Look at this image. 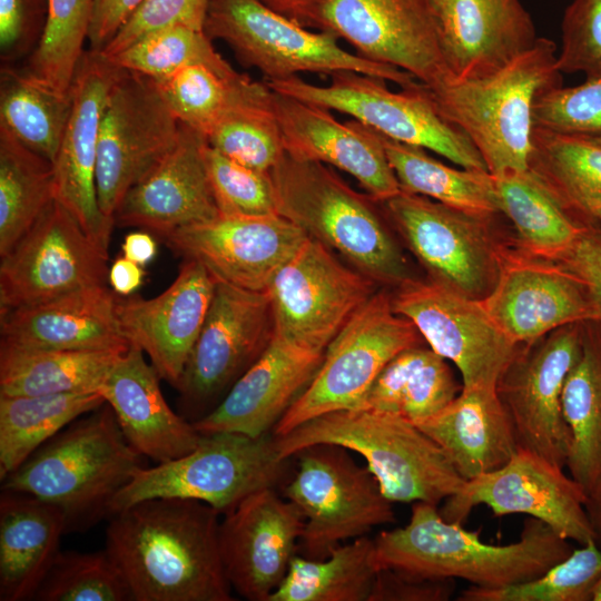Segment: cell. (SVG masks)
Instances as JSON below:
<instances>
[{"label": "cell", "instance_id": "816d5d0a", "mask_svg": "<svg viewBox=\"0 0 601 601\" xmlns=\"http://www.w3.org/2000/svg\"><path fill=\"white\" fill-rule=\"evenodd\" d=\"M533 126L555 132L601 136V76L574 87L541 92L533 107Z\"/></svg>", "mask_w": 601, "mask_h": 601}, {"label": "cell", "instance_id": "7c38bea8", "mask_svg": "<svg viewBox=\"0 0 601 601\" xmlns=\"http://www.w3.org/2000/svg\"><path fill=\"white\" fill-rule=\"evenodd\" d=\"M274 322L266 290L217 280L204 325L176 387L179 414H209L269 344Z\"/></svg>", "mask_w": 601, "mask_h": 601}, {"label": "cell", "instance_id": "d4e9b609", "mask_svg": "<svg viewBox=\"0 0 601 601\" xmlns=\"http://www.w3.org/2000/svg\"><path fill=\"white\" fill-rule=\"evenodd\" d=\"M273 106L286 155L349 174L377 201L401 191L377 131L356 120L339 122L328 109L275 91Z\"/></svg>", "mask_w": 601, "mask_h": 601}, {"label": "cell", "instance_id": "60d3db41", "mask_svg": "<svg viewBox=\"0 0 601 601\" xmlns=\"http://www.w3.org/2000/svg\"><path fill=\"white\" fill-rule=\"evenodd\" d=\"M377 571L368 535L338 545L323 559L297 554L269 601H368Z\"/></svg>", "mask_w": 601, "mask_h": 601}, {"label": "cell", "instance_id": "4316f807", "mask_svg": "<svg viewBox=\"0 0 601 601\" xmlns=\"http://www.w3.org/2000/svg\"><path fill=\"white\" fill-rule=\"evenodd\" d=\"M325 352L273 337L221 402L194 422L200 434L238 432L253 437L274 427L317 373Z\"/></svg>", "mask_w": 601, "mask_h": 601}, {"label": "cell", "instance_id": "f907efd6", "mask_svg": "<svg viewBox=\"0 0 601 601\" xmlns=\"http://www.w3.org/2000/svg\"><path fill=\"white\" fill-rule=\"evenodd\" d=\"M203 156L219 215H279L269 171L244 166L215 150L207 142Z\"/></svg>", "mask_w": 601, "mask_h": 601}, {"label": "cell", "instance_id": "9c48e42d", "mask_svg": "<svg viewBox=\"0 0 601 601\" xmlns=\"http://www.w3.org/2000/svg\"><path fill=\"white\" fill-rule=\"evenodd\" d=\"M329 77L327 86L298 76L265 82L277 93L349 115L395 141L431 150L463 168L489 171L467 136L439 112L424 83L395 92L385 80L355 71Z\"/></svg>", "mask_w": 601, "mask_h": 601}, {"label": "cell", "instance_id": "7402d4cb", "mask_svg": "<svg viewBox=\"0 0 601 601\" xmlns=\"http://www.w3.org/2000/svg\"><path fill=\"white\" fill-rule=\"evenodd\" d=\"M305 519L275 486L258 490L224 514L219 549L233 590L249 601H269L298 554Z\"/></svg>", "mask_w": 601, "mask_h": 601}, {"label": "cell", "instance_id": "4fadbf2b", "mask_svg": "<svg viewBox=\"0 0 601 601\" xmlns=\"http://www.w3.org/2000/svg\"><path fill=\"white\" fill-rule=\"evenodd\" d=\"M377 286L308 236L266 289L274 335L325 352L355 312L378 290Z\"/></svg>", "mask_w": 601, "mask_h": 601}, {"label": "cell", "instance_id": "83f0119b", "mask_svg": "<svg viewBox=\"0 0 601 601\" xmlns=\"http://www.w3.org/2000/svg\"><path fill=\"white\" fill-rule=\"evenodd\" d=\"M206 137L181 124L179 139L170 152L131 187L118 206V226L151 230L160 237L219 215L203 149Z\"/></svg>", "mask_w": 601, "mask_h": 601}, {"label": "cell", "instance_id": "44dd1931", "mask_svg": "<svg viewBox=\"0 0 601 601\" xmlns=\"http://www.w3.org/2000/svg\"><path fill=\"white\" fill-rule=\"evenodd\" d=\"M121 71L101 51L83 52L70 87L71 112L52 164L56 199L106 253L115 224L102 214L98 201V144L107 98Z\"/></svg>", "mask_w": 601, "mask_h": 601}, {"label": "cell", "instance_id": "c3c4849f", "mask_svg": "<svg viewBox=\"0 0 601 601\" xmlns=\"http://www.w3.org/2000/svg\"><path fill=\"white\" fill-rule=\"evenodd\" d=\"M109 59L122 69L154 80L166 78L194 63H205L226 73L236 71L216 51L204 30L186 26H173L149 33Z\"/></svg>", "mask_w": 601, "mask_h": 601}, {"label": "cell", "instance_id": "8d00e7d4", "mask_svg": "<svg viewBox=\"0 0 601 601\" xmlns=\"http://www.w3.org/2000/svg\"><path fill=\"white\" fill-rule=\"evenodd\" d=\"M494 181L501 214L534 254L562 259L594 221L566 206L531 169L504 174Z\"/></svg>", "mask_w": 601, "mask_h": 601}, {"label": "cell", "instance_id": "3957f363", "mask_svg": "<svg viewBox=\"0 0 601 601\" xmlns=\"http://www.w3.org/2000/svg\"><path fill=\"white\" fill-rule=\"evenodd\" d=\"M144 457L105 403L41 445L1 481V490L58 506L66 518V534L81 532L110 516L118 492L145 467Z\"/></svg>", "mask_w": 601, "mask_h": 601}, {"label": "cell", "instance_id": "277c9868", "mask_svg": "<svg viewBox=\"0 0 601 601\" xmlns=\"http://www.w3.org/2000/svg\"><path fill=\"white\" fill-rule=\"evenodd\" d=\"M273 437L278 455L285 460L323 443L357 453L393 503L423 501L439 505L465 482L443 450L415 423L383 411H334Z\"/></svg>", "mask_w": 601, "mask_h": 601}, {"label": "cell", "instance_id": "bcb514c9", "mask_svg": "<svg viewBox=\"0 0 601 601\" xmlns=\"http://www.w3.org/2000/svg\"><path fill=\"white\" fill-rule=\"evenodd\" d=\"M205 137L211 148L228 158L260 171H270L285 155L272 89L228 110Z\"/></svg>", "mask_w": 601, "mask_h": 601}, {"label": "cell", "instance_id": "8992f818", "mask_svg": "<svg viewBox=\"0 0 601 601\" xmlns=\"http://www.w3.org/2000/svg\"><path fill=\"white\" fill-rule=\"evenodd\" d=\"M556 58L555 43L539 37L496 72L426 86L439 112L467 136L492 176L529 169L534 102L562 85Z\"/></svg>", "mask_w": 601, "mask_h": 601}, {"label": "cell", "instance_id": "11a10c76", "mask_svg": "<svg viewBox=\"0 0 601 601\" xmlns=\"http://www.w3.org/2000/svg\"><path fill=\"white\" fill-rule=\"evenodd\" d=\"M41 0H0V56L8 66L33 51L43 28Z\"/></svg>", "mask_w": 601, "mask_h": 601}, {"label": "cell", "instance_id": "5bb4252c", "mask_svg": "<svg viewBox=\"0 0 601 601\" xmlns=\"http://www.w3.org/2000/svg\"><path fill=\"white\" fill-rule=\"evenodd\" d=\"M181 122L151 78L122 69L100 124L97 193L111 221L128 190L176 146Z\"/></svg>", "mask_w": 601, "mask_h": 601}, {"label": "cell", "instance_id": "f35d334b", "mask_svg": "<svg viewBox=\"0 0 601 601\" xmlns=\"http://www.w3.org/2000/svg\"><path fill=\"white\" fill-rule=\"evenodd\" d=\"M378 135L401 190L477 216L501 214L494 177L489 171L454 168L433 158L424 148Z\"/></svg>", "mask_w": 601, "mask_h": 601}, {"label": "cell", "instance_id": "2e32d148", "mask_svg": "<svg viewBox=\"0 0 601 601\" xmlns=\"http://www.w3.org/2000/svg\"><path fill=\"white\" fill-rule=\"evenodd\" d=\"M108 253L55 199L0 263V314L108 280Z\"/></svg>", "mask_w": 601, "mask_h": 601}, {"label": "cell", "instance_id": "94428289", "mask_svg": "<svg viewBox=\"0 0 601 601\" xmlns=\"http://www.w3.org/2000/svg\"><path fill=\"white\" fill-rule=\"evenodd\" d=\"M145 272L141 266L126 257L117 258L108 272L112 290L120 296H130L142 284Z\"/></svg>", "mask_w": 601, "mask_h": 601}, {"label": "cell", "instance_id": "7bdbcfd3", "mask_svg": "<svg viewBox=\"0 0 601 601\" xmlns=\"http://www.w3.org/2000/svg\"><path fill=\"white\" fill-rule=\"evenodd\" d=\"M51 161L0 127V256H4L56 199Z\"/></svg>", "mask_w": 601, "mask_h": 601}, {"label": "cell", "instance_id": "9a60e30c", "mask_svg": "<svg viewBox=\"0 0 601 601\" xmlns=\"http://www.w3.org/2000/svg\"><path fill=\"white\" fill-rule=\"evenodd\" d=\"M380 204L431 280L479 300L491 292L501 269L487 237L492 217L403 190Z\"/></svg>", "mask_w": 601, "mask_h": 601}, {"label": "cell", "instance_id": "f6af8a7d", "mask_svg": "<svg viewBox=\"0 0 601 601\" xmlns=\"http://www.w3.org/2000/svg\"><path fill=\"white\" fill-rule=\"evenodd\" d=\"M93 0H47L40 40L27 68L58 92L69 93L91 21Z\"/></svg>", "mask_w": 601, "mask_h": 601}, {"label": "cell", "instance_id": "be15d7a7", "mask_svg": "<svg viewBox=\"0 0 601 601\" xmlns=\"http://www.w3.org/2000/svg\"><path fill=\"white\" fill-rule=\"evenodd\" d=\"M587 511L594 531V541L601 549V496L593 501H588Z\"/></svg>", "mask_w": 601, "mask_h": 601}, {"label": "cell", "instance_id": "8fae6325", "mask_svg": "<svg viewBox=\"0 0 601 601\" xmlns=\"http://www.w3.org/2000/svg\"><path fill=\"white\" fill-rule=\"evenodd\" d=\"M420 344L423 337L394 311L391 294L377 290L328 344L314 378L272 434L280 436L316 416L355 407L394 356Z\"/></svg>", "mask_w": 601, "mask_h": 601}, {"label": "cell", "instance_id": "6da1fadb", "mask_svg": "<svg viewBox=\"0 0 601 601\" xmlns=\"http://www.w3.org/2000/svg\"><path fill=\"white\" fill-rule=\"evenodd\" d=\"M219 515L184 497L140 501L112 514L106 550L134 601H231L219 549Z\"/></svg>", "mask_w": 601, "mask_h": 601}, {"label": "cell", "instance_id": "6f0895ef", "mask_svg": "<svg viewBox=\"0 0 601 601\" xmlns=\"http://www.w3.org/2000/svg\"><path fill=\"white\" fill-rule=\"evenodd\" d=\"M562 262L563 267L584 286L601 323V231L592 221L562 257Z\"/></svg>", "mask_w": 601, "mask_h": 601}, {"label": "cell", "instance_id": "4dcf8cb0", "mask_svg": "<svg viewBox=\"0 0 601 601\" xmlns=\"http://www.w3.org/2000/svg\"><path fill=\"white\" fill-rule=\"evenodd\" d=\"M0 345L26 349H127L106 287L82 288L0 314Z\"/></svg>", "mask_w": 601, "mask_h": 601}, {"label": "cell", "instance_id": "7a4b0ae2", "mask_svg": "<svg viewBox=\"0 0 601 601\" xmlns=\"http://www.w3.org/2000/svg\"><path fill=\"white\" fill-rule=\"evenodd\" d=\"M445 520L437 505L413 502L408 522L375 538L378 569L418 579L464 580L479 588H503L535 579L573 551L569 540L528 516L519 540L493 544L477 532Z\"/></svg>", "mask_w": 601, "mask_h": 601}, {"label": "cell", "instance_id": "e7e4bbea", "mask_svg": "<svg viewBox=\"0 0 601 601\" xmlns=\"http://www.w3.org/2000/svg\"><path fill=\"white\" fill-rule=\"evenodd\" d=\"M591 601H601V573L593 585Z\"/></svg>", "mask_w": 601, "mask_h": 601}, {"label": "cell", "instance_id": "603a6c76", "mask_svg": "<svg viewBox=\"0 0 601 601\" xmlns=\"http://www.w3.org/2000/svg\"><path fill=\"white\" fill-rule=\"evenodd\" d=\"M307 234L282 215L225 216L164 236L184 259L204 265L217 280L264 292Z\"/></svg>", "mask_w": 601, "mask_h": 601}, {"label": "cell", "instance_id": "f5cc1de1", "mask_svg": "<svg viewBox=\"0 0 601 601\" xmlns=\"http://www.w3.org/2000/svg\"><path fill=\"white\" fill-rule=\"evenodd\" d=\"M561 30L559 70L582 72L587 78L601 76V0H573L565 9Z\"/></svg>", "mask_w": 601, "mask_h": 601}, {"label": "cell", "instance_id": "cb8c5ba5", "mask_svg": "<svg viewBox=\"0 0 601 601\" xmlns=\"http://www.w3.org/2000/svg\"><path fill=\"white\" fill-rule=\"evenodd\" d=\"M215 285L204 265L184 259L175 280L158 296H116L122 335L148 355L160 378L175 388L204 325Z\"/></svg>", "mask_w": 601, "mask_h": 601}, {"label": "cell", "instance_id": "30bf717a", "mask_svg": "<svg viewBox=\"0 0 601 601\" xmlns=\"http://www.w3.org/2000/svg\"><path fill=\"white\" fill-rule=\"evenodd\" d=\"M297 466L284 496L302 512L305 524L298 553L326 558L338 545L395 522L393 502L367 465L335 444H315L296 453Z\"/></svg>", "mask_w": 601, "mask_h": 601}, {"label": "cell", "instance_id": "ba28073f", "mask_svg": "<svg viewBox=\"0 0 601 601\" xmlns=\"http://www.w3.org/2000/svg\"><path fill=\"white\" fill-rule=\"evenodd\" d=\"M287 461L278 455L272 433L258 437L238 432L201 434L187 455L139 470L114 499L110 516L155 497L198 500L224 515L249 494L276 486Z\"/></svg>", "mask_w": 601, "mask_h": 601}, {"label": "cell", "instance_id": "6125c7cd", "mask_svg": "<svg viewBox=\"0 0 601 601\" xmlns=\"http://www.w3.org/2000/svg\"><path fill=\"white\" fill-rule=\"evenodd\" d=\"M121 250L124 257L144 266L155 258L157 244L149 233L134 231L125 237Z\"/></svg>", "mask_w": 601, "mask_h": 601}, {"label": "cell", "instance_id": "836d02e7", "mask_svg": "<svg viewBox=\"0 0 601 601\" xmlns=\"http://www.w3.org/2000/svg\"><path fill=\"white\" fill-rule=\"evenodd\" d=\"M571 434L565 467L588 501L601 496V323L585 322L582 352L562 394Z\"/></svg>", "mask_w": 601, "mask_h": 601}, {"label": "cell", "instance_id": "f1b7e54d", "mask_svg": "<svg viewBox=\"0 0 601 601\" xmlns=\"http://www.w3.org/2000/svg\"><path fill=\"white\" fill-rule=\"evenodd\" d=\"M481 302L497 326L522 346L569 324L599 322L584 286L564 267L526 263L503 267Z\"/></svg>", "mask_w": 601, "mask_h": 601}, {"label": "cell", "instance_id": "52a82bcc", "mask_svg": "<svg viewBox=\"0 0 601 601\" xmlns=\"http://www.w3.org/2000/svg\"><path fill=\"white\" fill-rule=\"evenodd\" d=\"M204 31L226 42L239 62L257 69L265 81L300 72L355 71L413 88L411 73L345 50L328 31L308 28L274 11L260 0H208Z\"/></svg>", "mask_w": 601, "mask_h": 601}, {"label": "cell", "instance_id": "e0dca14e", "mask_svg": "<svg viewBox=\"0 0 601 601\" xmlns=\"http://www.w3.org/2000/svg\"><path fill=\"white\" fill-rule=\"evenodd\" d=\"M564 469L531 451L519 447L497 470L465 481L444 500L441 515L463 524L477 505L495 516L525 514L550 526L560 536L587 544L594 540L583 489Z\"/></svg>", "mask_w": 601, "mask_h": 601}, {"label": "cell", "instance_id": "d6986e66", "mask_svg": "<svg viewBox=\"0 0 601 601\" xmlns=\"http://www.w3.org/2000/svg\"><path fill=\"white\" fill-rule=\"evenodd\" d=\"M584 325L569 324L524 345L496 385L519 447L563 469L571 434L563 416L562 394L582 352Z\"/></svg>", "mask_w": 601, "mask_h": 601}, {"label": "cell", "instance_id": "74e56055", "mask_svg": "<svg viewBox=\"0 0 601 601\" xmlns=\"http://www.w3.org/2000/svg\"><path fill=\"white\" fill-rule=\"evenodd\" d=\"M529 169L575 213L598 220L601 213V136L533 127Z\"/></svg>", "mask_w": 601, "mask_h": 601}, {"label": "cell", "instance_id": "5b68a950", "mask_svg": "<svg viewBox=\"0 0 601 601\" xmlns=\"http://www.w3.org/2000/svg\"><path fill=\"white\" fill-rule=\"evenodd\" d=\"M278 214L344 257L378 285L414 279L373 197L355 191L326 165L288 155L269 171Z\"/></svg>", "mask_w": 601, "mask_h": 601}, {"label": "cell", "instance_id": "680465c9", "mask_svg": "<svg viewBox=\"0 0 601 601\" xmlns=\"http://www.w3.org/2000/svg\"><path fill=\"white\" fill-rule=\"evenodd\" d=\"M144 0H93L90 49L101 51Z\"/></svg>", "mask_w": 601, "mask_h": 601}, {"label": "cell", "instance_id": "681fc988", "mask_svg": "<svg viewBox=\"0 0 601 601\" xmlns=\"http://www.w3.org/2000/svg\"><path fill=\"white\" fill-rule=\"evenodd\" d=\"M32 600L134 601L106 548L97 552L59 551Z\"/></svg>", "mask_w": 601, "mask_h": 601}, {"label": "cell", "instance_id": "ffe728a7", "mask_svg": "<svg viewBox=\"0 0 601 601\" xmlns=\"http://www.w3.org/2000/svg\"><path fill=\"white\" fill-rule=\"evenodd\" d=\"M317 29L430 88L451 80L427 0H325Z\"/></svg>", "mask_w": 601, "mask_h": 601}, {"label": "cell", "instance_id": "b9f144b4", "mask_svg": "<svg viewBox=\"0 0 601 601\" xmlns=\"http://www.w3.org/2000/svg\"><path fill=\"white\" fill-rule=\"evenodd\" d=\"M71 106V92H58L26 70L2 66L0 127L52 164L69 120Z\"/></svg>", "mask_w": 601, "mask_h": 601}, {"label": "cell", "instance_id": "1f68e13d", "mask_svg": "<svg viewBox=\"0 0 601 601\" xmlns=\"http://www.w3.org/2000/svg\"><path fill=\"white\" fill-rule=\"evenodd\" d=\"M415 424L443 450L465 481L503 466L519 449L496 387L462 386L446 406Z\"/></svg>", "mask_w": 601, "mask_h": 601}, {"label": "cell", "instance_id": "9f6ffc18", "mask_svg": "<svg viewBox=\"0 0 601 601\" xmlns=\"http://www.w3.org/2000/svg\"><path fill=\"white\" fill-rule=\"evenodd\" d=\"M455 587V580L418 579L381 568L368 601H447Z\"/></svg>", "mask_w": 601, "mask_h": 601}, {"label": "cell", "instance_id": "e575fe53", "mask_svg": "<svg viewBox=\"0 0 601 601\" xmlns=\"http://www.w3.org/2000/svg\"><path fill=\"white\" fill-rule=\"evenodd\" d=\"M125 351L26 349L0 345V396L99 392Z\"/></svg>", "mask_w": 601, "mask_h": 601}, {"label": "cell", "instance_id": "ee69618b", "mask_svg": "<svg viewBox=\"0 0 601 601\" xmlns=\"http://www.w3.org/2000/svg\"><path fill=\"white\" fill-rule=\"evenodd\" d=\"M154 81L177 119L204 136L228 110L270 90L265 81L205 63L188 65Z\"/></svg>", "mask_w": 601, "mask_h": 601}, {"label": "cell", "instance_id": "ac0fdd59", "mask_svg": "<svg viewBox=\"0 0 601 601\" xmlns=\"http://www.w3.org/2000/svg\"><path fill=\"white\" fill-rule=\"evenodd\" d=\"M391 296L394 311L415 325L435 353L456 366L463 387H496L521 349L481 300L431 279H412Z\"/></svg>", "mask_w": 601, "mask_h": 601}, {"label": "cell", "instance_id": "7dc6e473", "mask_svg": "<svg viewBox=\"0 0 601 601\" xmlns=\"http://www.w3.org/2000/svg\"><path fill=\"white\" fill-rule=\"evenodd\" d=\"M601 573V549L595 541L573 549L564 560L540 577L503 587L471 585L460 601H591L593 585Z\"/></svg>", "mask_w": 601, "mask_h": 601}, {"label": "cell", "instance_id": "ab89813d", "mask_svg": "<svg viewBox=\"0 0 601 601\" xmlns=\"http://www.w3.org/2000/svg\"><path fill=\"white\" fill-rule=\"evenodd\" d=\"M105 403L100 392L0 396V480L70 423Z\"/></svg>", "mask_w": 601, "mask_h": 601}, {"label": "cell", "instance_id": "f546056e", "mask_svg": "<svg viewBox=\"0 0 601 601\" xmlns=\"http://www.w3.org/2000/svg\"><path fill=\"white\" fill-rule=\"evenodd\" d=\"M159 378L144 352L130 345L99 390L129 444L156 464L187 455L201 440L194 423L168 405Z\"/></svg>", "mask_w": 601, "mask_h": 601}, {"label": "cell", "instance_id": "03108f58", "mask_svg": "<svg viewBox=\"0 0 601 601\" xmlns=\"http://www.w3.org/2000/svg\"><path fill=\"white\" fill-rule=\"evenodd\" d=\"M598 220L601 223V213L598 216Z\"/></svg>", "mask_w": 601, "mask_h": 601}, {"label": "cell", "instance_id": "db71d44e", "mask_svg": "<svg viewBox=\"0 0 601 601\" xmlns=\"http://www.w3.org/2000/svg\"><path fill=\"white\" fill-rule=\"evenodd\" d=\"M208 0H144L101 52L112 57L155 31L173 26L204 30Z\"/></svg>", "mask_w": 601, "mask_h": 601}, {"label": "cell", "instance_id": "484cf974", "mask_svg": "<svg viewBox=\"0 0 601 601\" xmlns=\"http://www.w3.org/2000/svg\"><path fill=\"white\" fill-rule=\"evenodd\" d=\"M451 80L489 76L538 40L520 0H427Z\"/></svg>", "mask_w": 601, "mask_h": 601}, {"label": "cell", "instance_id": "d6a6232c", "mask_svg": "<svg viewBox=\"0 0 601 601\" xmlns=\"http://www.w3.org/2000/svg\"><path fill=\"white\" fill-rule=\"evenodd\" d=\"M66 518L61 509L33 495H0V600H32L57 556Z\"/></svg>", "mask_w": 601, "mask_h": 601}, {"label": "cell", "instance_id": "91938a15", "mask_svg": "<svg viewBox=\"0 0 601 601\" xmlns=\"http://www.w3.org/2000/svg\"><path fill=\"white\" fill-rule=\"evenodd\" d=\"M274 11L308 29H317L318 16L325 0H260Z\"/></svg>", "mask_w": 601, "mask_h": 601}, {"label": "cell", "instance_id": "d590c367", "mask_svg": "<svg viewBox=\"0 0 601 601\" xmlns=\"http://www.w3.org/2000/svg\"><path fill=\"white\" fill-rule=\"evenodd\" d=\"M461 390L449 361L420 344L394 356L355 407L383 411L417 423L441 411Z\"/></svg>", "mask_w": 601, "mask_h": 601}]
</instances>
